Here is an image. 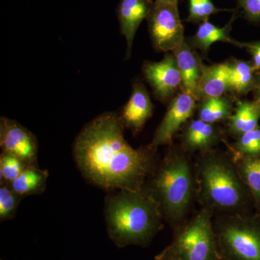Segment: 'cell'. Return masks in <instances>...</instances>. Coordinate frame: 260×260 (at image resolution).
Returning <instances> with one entry per match:
<instances>
[{
    "instance_id": "cell-30",
    "label": "cell",
    "mask_w": 260,
    "mask_h": 260,
    "mask_svg": "<svg viewBox=\"0 0 260 260\" xmlns=\"http://www.w3.org/2000/svg\"><path fill=\"white\" fill-rule=\"evenodd\" d=\"M157 1L164 2V3H178L179 0H157Z\"/></svg>"
},
{
    "instance_id": "cell-1",
    "label": "cell",
    "mask_w": 260,
    "mask_h": 260,
    "mask_svg": "<svg viewBox=\"0 0 260 260\" xmlns=\"http://www.w3.org/2000/svg\"><path fill=\"white\" fill-rule=\"evenodd\" d=\"M119 114L105 112L86 124L73 143V158L82 175L109 191L141 190L153 173L155 152L133 148L124 137Z\"/></svg>"
},
{
    "instance_id": "cell-5",
    "label": "cell",
    "mask_w": 260,
    "mask_h": 260,
    "mask_svg": "<svg viewBox=\"0 0 260 260\" xmlns=\"http://www.w3.org/2000/svg\"><path fill=\"white\" fill-rule=\"evenodd\" d=\"M169 249L178 260H219L209 210H202L193 218Z\"/></svg>"
},
{
    "instance_id": "cell-12",
    "label": "cell",
    "mask_w": 260,
    "mask_h": 260,
    "mask_svg": "<svg viewBox=\"0 0 260 260\" xmlns=\"http://www.w3.org/2000/svg\"><path fill=\"white\" fill-rule=\"evenodd\" d=\"M153 3L150 0H120L117 17L121 34L125 38V59L131 57L135 35L143 20L148 19Z\"/></svg>"
},
{
    "instance_id": "cell-27",
    "label": "cell",
    "mask_w": 260,
    "mask_h": 260,
    "mask_svg": "<svg viewBox=\"0 0 260 260\" xmlns=\"http://www.w3.org/2000/svg\"><path fill=\"white\" fill-rule=\"evenodd\" d=\"M244 48L250 54L251 64L256 72L260 71V41L252 42H240V47Z\"/></svg>"
},
{
    "instance_id": "cell-15",
    "label": "cell",
    "mask_w": 260,
    "mask_h": 260,
    "mask_svg": "<svg viewBox=\"0 0 260 260\" xmlns=\"http://www.w3.org/2000/svg\"><path fill=\"white\" fill-rule=\"evenodd\" d=\"M175 56L181 78V91L194 96L203 70L199 56L186 42L173 51Z\"/></svg>"
},
{
    "instance_id": "cell-21",
    "label": "cell",
    "mask_w": 260,
    "mask_h": 260,
    "mask_svg": "<svg viewBox=\"0 0 260 260\" xmlns=\"http://www.w3.org/2000/svg\"><path fill=\"white\" fill-rule=\"evenodd\" d=\"M237 172L255 199L260 201V155L242 157L238 162Z\"/></svg>"
},
{
    "instance_id": "cell-2",
    "label": "cell",
    "mask_w": 260,
    "mask_h": 260,
    "mask_svg": "<svg viewBox=\"0 0 260 260\" xmlns=\"http://www.w3.org/2000/svg\"><path fill=\"white\" fill-rule=\"evenodd\" d=\"M104 214L108 235L119 248L147 245L162 225L158 205L143 189L107 195Z\"/></svg>"
},
{
    "instance_id": "cell-7",
    "label": "cell",
    "mask_w": 260,
    "mask_h": 260,
    "mask_svg": "<svg viewBox=\"0 0 260 260\" xmlns=\"http://www.w3.org/2000/svg\"><path fill=\"white\" fill-rule=\"evenodd\" d=\"M148 22L149 35L155 51L173 52L185 42L178 3L155 0Z\"/></svg>"
},
{
    "instance_id": "cell-16",
    "label": "cell",
    "mask_w": 260,
    "mask_h": 260,
    "mask_svg": "<svg viewBox=\"0 0 260 260\" xmlns=\"http://www.w3.org/2000/svg\"><path fill=\"white\" fill-rule=\"evenodd\" d=\"M237 15H233L230 21L223 27H218L209 21L200 24L199 28L193 37L186 39V42L193 49H198L203 54H207L210 46L215 42H221L232 44L235 47H240V42L231 37L232 25Z\"/></svg>"
},
{
    "instance_id": "cell-17",
    "label": "cell",
    "mask_w": 260,
    "mask_h": 260,
    "mask_svg": "<svg viewBox=\"0 0 260 260\" xmlns=\"http://www.w3.org/2000/svg\"><path fill=\"white\" fill-rule=\"evenodd\" d=\"M229 68V90L232 96H242L252 92L257 72L251 61L232 59L225 61Z\"/></svg>"
},
{
    "instance_id": "cell-9",
    "label": "cell",
    "mask_w": 260,
    "mask_h": 260,
    "mask_svg": "<svg viewBox=\"0 0 260 260\" xmlns=\"http://www.w3.org/2000/svg\"><path fill=\"white\" fill-rule=\"evenodd\" d=\"M0 147L28 167H38L39 143L35 135L14 119L0 118Z\"/></svg>"
},
{
    "instance_id": "cell-23",
    "label": "cell",
    "mask_w": 260,
    "mask_h": 260,
    "mask_svg": "<svg viewBox=\"0 0 260 260\" xmlns=\"http://www.w3.org/2000/svg\"><path fill=\"white\" fill-rule=\"evenodd\" d=\"M28 167L18 157L2 151L0 155V183L10 184Z\"/></svg>"
},
{
    "instance_id": "cell-25",
    "label": "cell",
    "mask_w": 260,
    "mask_h": 260,
    "mask_svg": "<svg viewBox=\"0 0 260 260\" xmlns=\"http://www.w3.org/2000/svg\"><path fill=\"white\" fill-rule=\"evenodd\" d=\"M189 13L186 21L201 24L208 21L210 15L224 11L214 5L211 0H189Z\"/></svg>"
},
{
    "instance_id": "cell-26",
    "label": "cell",
    "mask_w": 260,
    "mask_h": 260,
    "mask_svg": "<svg viewBox=\"0 0 260 260\" xmlns=\"http://www.w3.org/2000/svg\"><path fill=\"white\" fill-rule=\"evenodd\" d=\"M246 18L254 23H260V0H238Z\"/></svg>"
},
{
    "instance_id": "cell-4",
    "label": "cell",
    "mask_w": 260,
    "mask_h": 260,
    "mask_svg": "<svg viewBox=\"0 0 260 260\" xmlns=\"http://www.w3.org/2000/svg\"><path fill=\"white\" fill-rule=\"evenodd\" d=\"M202 197L216 209L235 210L242 205L244 191L237 171L226 160L212 155L202 160L199 168Z\"/></svg>"
},
{
    "instance_id": "cell-18",
    "label": "cell",
    "mask_w": 260,
    "mask_h": 260,
    "mask_svg": "<svg viewBox=\"0 0 260 260\" xmlns=\"http://www.w3.org/2000/svg\"><path fill=\"white\" fill-rule=\"evenodd\" d=\"M260 119V104L256 101L238 100L234 114L228 120V129L236 138L256 129Z\"/></svg>"
},
{
    "instance_id": "cell-29",
    "label": "cell",
    "mask_w": 260,
    "mask_h": 260,
    "mask_svg": "<svg viewBox=\"0 0 260 260\" xmlns=\"http://www.w3.org/2000/svg\"><path fill=\"white\" fill-rule=\"evenodd\" d=\"M155 260H178L176 256L173 254L172 251H171L170 249H166L164 252L161 253V254H159L156 258H155Z\"/></svg>"
},
{
    "instance_id": "cell-8",
    "label": "cell",
    "mask_w": 260,
    "mask_h": 260,
    "mask_svg": "<svg viewBox=\"0 0 260 260\" xmlns=\"http://www.w3.org/2000/svg\"><path fill=\"white\" fill-rule=\"evenodd\" d=\"M142 71L154 96L159 102L172 101L181 90L180 73L173 52L167 53L159 61H144Z\"/></svg>"
},
{
    "instance_id": "cell-19",
    "label": "cell",
    "mask_w": 260,
    "mask_h": 260,
    "mask_svg": "<svg viewBox=\"0 0 260 260\" xmlns=\"http://www.w3.org/2000/svg\"><path fill=\"white\" fill-rule=\"evenodd\" d=\"M233 98L224 95L198 101L196 108L198 119L210 124L229 120L235 109Z\"/></svg>"
},
{
    "instance_id": "cell-28",
    "label": "cell",
    "mask_w": 260,
    "mask_h": 260,
    "mask_svg": "<svg viewBox=\"0 0 260 260\" xmlns=\"http://www.w3.org/2000/svg\"><path fill=\"white\" fill-rule=\"evenodd\" d=\"M252 92L254 100L260 104V71L256 73L255 84Z\"/></svg>"
},
{
    "instance_id": "cell-13",
    "label": "cell",
    "mask_w": 260,
    "mask_h": 260,
    "mask_svg": "<svg viewBox=\"0 0 260 260\" xmlns=\"http://www.w3.org/2000/svg\"><path fill=\"white\" fill-rule=\"evenodd\" d=\"M223 138L217 124L205 122L200 119L188 121L181 133L183 146L190 152L208 151Z\"/></svg>"
},
{
    "instance_id": "cell-14",
    "label": "cell",
    "mask_w": 260,
    "mask_h": 260,
    "mask_svg": "<svg viewBox=\"0 0 260 260\" xmlns=\"http://www.w3.org/2000/svg\"><path fill=\"white\" fill-rule=\"evenodd\" d=\"M229 90V68L226 62L206 65L203 63L201 78L195 90L197 101L222 96Z\"/></svg>"
},
{
    "instance_id": "cell-6",
    "label": "cell",
    "mask_w": 260,
    "mask_h": 260,
    "mask_svg": "<svg viewBox=\"0 0 260 260\" xmlns=\"http://www.w3.org/2000/svg\"><path fill=\"white\" fill-rule=\"evenodd\" d=\"M218 237L219 247L228 260H260V228L249 220H226Z\"/></svg>"
},
{
    "instance_id": "cell-20",
    "label": "cell",
    "mask_w": 260,
    "mask_h": 260,
    "mask_svg": "<svg viewBox=\"0 0 260 260\" xmlns=\"http://www.w3.org/2000/svg\"><path fill=\"white\" fill-rule=\"evenodd\" d=\"M49 173L39 167H27L10 184L13 190L22 197L40 194L45 191Z\"/></svg>"
},
{
    "instance_id": "cell-3",
    "label": "cell",
    "mask_w": 260,
    "mask_h": 260,
    "mask_svg": "<svg viewBox=\"0 0 260 260\" xmlns=\"http://www.w3.org/2000/svg\"><path fill=\"white\" fill-rule=\"evenodd\" d=\"M152 174L148 185L143 189L157 203L162 216L174 221L180 220L189 208L192 195V177L187 160L173 150Z\"/></svg>"
},
{
    "instance_id": "cell-10",
    "label": "cell",
    "mask_w": 260,
    "mask_h": 260,
    "mask_svg": "<svg viewBox=\"0 0 260 260\" xmlns=\"http://www.w3.org/2000/svg\"><path fill=\"white\" fill-rule=\"evenodd\" d=\"M197 104L198 101L192 95L183 91L178 93L171 101L148 146L156 150L159 146L170 144L176 133L196 112Z\"/></svg>"
},
{
    "instance_id": "cell-22",
    "label": "cell",
    "mask_w": 260,
    "mask_h": 260,
    "mask_svg": "<svg viewBox=\"0 0 260 260\" xmlns=\"http://www.w3.org/2000/svg\"><path fill=\"white\" fill-rule=\"evenodd\" d=\"M22 198L17 194L11 186L0 183V220H11L14 218Z\"/></svg>"
},
{
    "instance_id": "cell-24",
    "label": "cell",
    "mask_w": 260,
    "mask_h": 260,
    "mask_svg": "<svg viewBox=\"0 0 260 260\" xmlns=\"http://www.w3.org/2000/svg\"><path fill=\"white\" fill-rule=\"evenodd\" d=\"M236 151L242 157L259 156L260 155V128L244 133L234 144Z\"/></svg>"
},
{
    "instance_id": "cell-11",
    "label": "cell",
    "mask_w": 260,
    "mask_h": 260,
    "mask_svg": "<svg viewBox=\"0 0 260 260\" xmlns=\"http://www.w3.org/2000/svg\"><path fill=\"white\" fill-rule=\"evenodd\" d=\"M153 102L144 83L139 79L135 80L129 100L119 114L124 127L138 135L153 115Z\"/></svg>"
}]
</instances>
